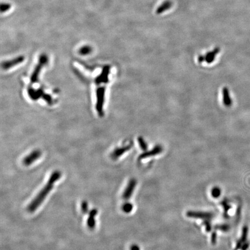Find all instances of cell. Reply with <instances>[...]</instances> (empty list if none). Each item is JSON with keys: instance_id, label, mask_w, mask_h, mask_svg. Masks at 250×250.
Listing matches in <instances>:
<instances>
[{"instance_id": "obj_11", "label": "cell", "mask_w": 250, "mask_h": 250, "mask_svg": "<svg viewBox=\"0 0 250 250\" xmlns=\"http://www.w3.org/2000/svg\"><path fill=\"white\" fill-rule=\"evenodd\" d=\"M129 149H130V146H127V147H124L122 148L115 149L111 154V157L112 159H118L119 156H122L123 154L126 152V151H127Z\"/></svg>"}, {"instance_id": "obj_10", "label": "cell", "mask_w": 250, "mask_h": 250, "mask_svg": "<svg viewBox=\"0 0 250 250\" xmlns=\"http://www.w3.org/2000/svg\"><path fill=\"white\" fill-rule=\"evenodd\" d=\"M110 72V67L108 66H106L103 68V71L101 72V74L97 77L96 82L97 83L99 84L100 83L104 82L107 83L108 81V75Z\"/></svg>"}, {"instance_id": "obj_1", "label": "cell", "mask_w": 250, "mask_h": 250, "mask_svg": "<svg viewBox=\"0 0 250 250\" xmlns=\"http://www.w3.org/2000/svg\"><path fill=\"white\" fill-rule=\"evenodd\" d=\"M61 175L62 174L59 171H54L52 173L49 178L47 183L30 203L29 206L27 207V210L29 212H35L41 206L46 197L52 190L54 183H56L61 178Z\"/></svg>"}, {"instance_id": "obj_17", "label": "cell", "mask_w": 250, "mask_h": 250, "mask_svg": "<svg viewBox=\"0 0 250 250\" xmlns=\"http://www.w3.org/2000/svg\"><path fill=\"white\" fill-rule=\"evenodd\" d=\"M81 210L84 214H87L89 211V205L87 201H83L81 204Z\"/></svg>"}, {"instance_id": "obj_6", "label": "cell", "mask_w": 250, "mask_h": 250, "mask_svg": "<svg viewBox=\"0 0 250 250\" xmlns=\"http://www.w3.org/2000/svg\"><path fill=\"white\" fill-rule=\"evenodd\" d=\"M41 156V152L39 150H34L29 155L26 156L23 160L24 165L29 166L33 163L35 161L38 159Z\"/></svg>"}, {"instance_id": "obj_19", "label": "cell", "mask_w": 250, "mask_h": 250, "mask_svg": "<svg viewBox=\"0 0 250 250\" xmlns=\"http://www.w3.org/2000/svg\"><path fill=\"white\" fill-rule=\"evenodd\" d=\"M222 205L224 208V214L226 216L227 214H228V212L229 211V210L230 209V206H229V204H228V203L226 201L222 202Z\"/></svg>"}, {"instance_id": "obj_9", "label": "cell", "mask_w": 250, "mask_h": 250, "mask_svg": "<svg viewBox=\"0 0 250 250\" xmlns=\"http://www.w3.org/2000/svg\"><path fill=\"white\" fill-rule=\"evenodd\" d=\"M98 214V210L94 208L91 210L89 213L88 218L87 220V225L88 228L91 229H93L95 228L96 225V221H95V216Z\"/></svg>"}, {"instance_id": "obj_15", "label": "cell", "mask_w": 250, "mask_h": 250, "mask_svg": "<svg viewBox=\"0 0 250 250\" xmlns=\"http://www.w3.org/2000/svg\"><path fill=\"white\" fill-rule=\"evenodd\" d=\"M221 193V189L219 187H214L212 189V195L214 198L220 197Z\"/></svg>"}, {"instance_id": "obj_7", "label": "cell", "mask_w": 250, "mask_h": 250, "mask_svg": "<svg viewBox=\"0 0 250 250\" xmlns=\"http://www.w3.org/2000/svg\"><path fill=\"white\" fill-rule=\"evenodd\" d=\"M24 57L23 56H20L17 58H13L12 60H10V61H7L2 63V67L4 69L7 70L10 68L13 67L17 64H19L20 63L23 62L24 61Z\"/></svg>"}, {"instance_id": "obj_21", "label": "cell", "mask_w": 250, "mask_h": 250, "mask_svg": "<svg viewBox=\"0 0 250 250\" xmlns=\"http://www.w3.org/2000/svg\"><path fill=\"white\" fill-rule=\"evenodd\" d=\"M216 233L214 232L212 234V244H215L216 243Z\"/></svg>"}, {"instance_id": "obj_3", "label": "cell", "mask_w": 250, "mask_h": 250, "mask_svg": "<svg viewBox=\"0 0 250 250\" xmlns=\"http://www.w3.org/2000/svg\"><path fill=\"white\" fill-rule=\"evenodd\" d=\"M48 60V57L46 55L43 54L40 56L39 59L38 64L35 68L34 72H33V74L31 77L30 79H31V82L32 83H35L38 81V78L39 73L41 72V70L43 68V66L46 64Z\"/></svg>"}, {"instance_id": "obj_12", "label": "cell", "mask_w": 250, "mask_h": 250, "mask_svg": "<svg viewBox=\"0 0 250 250\" xmlns=\"http://www.w3.org/2000/svg\"><path fill=\"white\" fill-rule=\"evenodd\" d=\"M91 50H92V49L90 46L85 45L80 48L79 52L82 55H87V54H89L91 53Z\"/></svg>"}, {"instance_id": "obj_8", "label": "cell", "mask_w": 250, "mask_h": 250, "mask_svg": "<svg viewBox=\"0 0 250 250\" xmlns=\"http://www.w3.org/2000/svg\"><path fill=\"white\" fill-rule=\"evenodd\" d=\"M248 229L247 226H244L243 231H242V234L241 238L239 239V240L237 241L236 244V248L235 250H239L242 247L243 245H245L246 244L248 243L247 241V236H248Z\"/></svg>"}, {"instance_id": "obj_16", "label": "cell", "mask_w": 250, "mask_h": 250, "mask_svg": "<svg viewBox=\"0 0 250 250\" xmlns=\"http://www.w3.org/2000/svg\"><path fill=\"white\" fill-rule=\"evenodd\" d=\"M11 4L8 2H2L1 4V12L4 13L10 9Z\"/></svg>"}, {"instance_id": "obj_18", "label": "cell", "mask_w": 250, "mask_h": 250, "mask_svg": "<svg viewBox=\"0 0 250 250\" xmlns=\"http://www.w3.org/2000/svg\"><path fill=\"white\" fill-rule=\"evenodd\" d=\"M216 228L217 229H219L220 231L226 232L230 229V227L228 225H218L216 227Z\"/></svg>"}, {"instance_id": "obj_13", "label": "cell", "mask_w": 250, "mask_h": 250, "mask_svg": "<svg viewBox=\"0 0 250 250\" xmlns=\"http://www.w3.org/2000/svg\"><path fill=\"white\" fill-rule=\"evenodd\" d=\"M160 151H161V150H160L159 148H156V149H154V151L150 152L149 153L142 155L139 157V159H144V158H147L148 156H152V155H156V154H159V152H160Z\"/></svg>"}, {"instance_id": "obj_4", "label": "cell", "mask_w": 250, "mask_h": 250, "mask_svg": "<svg viewBox=\"0 0 250 250\" xmlns=\"http://www.w3.org/2000/svg\"><path fill=\"white\" fill-rule=\"evenodd\" d=\"M187 216L193 218H199L204 220H209L212 219L214 215L212 212L189 211L187 212Z\"/></svg>"}, {"instance_id": "obj_5", "label": "cell", "mask_w": 250, "mask_h": 250, "mask_svg": "<svg viewBox=\"0 0 250 250\" xmlns=\"http://www.w3.org/2000/svg\"><path fill=\"white\" fill-rule=\"evenodd\" d=\"M136 185H137L136 179L135 178L131 179L126 188L125 191L123 193L122 197L124 200H128L131 197L135 188L136 187Z\"/></svg>"}, {"instance_id": "obj_22", "label": "cell", "mask_w": 250, "mask_h": 250, "mask_svg": "<svg viewBox=\"0 0 250 250\" xmlns=\"http://www.w3.org/2000/svg\"><path fill=\"white\" fill-rule=\"evenodd\" d=\"M130 250H140L139 247L137 245H133L131 247Z\"/></svg>"}, {"instance_id": "obj_14", "label": "cell", "mask_w": 250, "mask_h": 250, "mask_svg": "<svg viewBox=\"0 0 250 250\" xmlns=\"http://www.w3.org/2000/svg\"><path fill=\"white\" fill-rule=\"evenodd\" d=\"M133 206L130 203H125L122 206V210L125 212V213H129L132 211Z\"/></svg>"}, {"instance_id": "obj_20", "label": "cell", "mask_w": 250, "mask_h": 250, "mask_svg": "<svg viewBox=\"0 0 250 250\" xmlns=\"http://www.w3.org/2000/svg\"><path fill=\"white\" fill-rule=\"evenodd\" d=\"M204 226H206V229L207 232H210L212 230V226H211V224L208 220H205L204 222Z\"/></svg>"}, {"instance_id": "obj_2", "label": "cell", "mask_w": 250, "mask_h": 250, "mask_svg": "<svg viewBox=\"0 0 250 250\" xmlns=\"http://www.w3.org/2000/svg\"><path fill=\"white\" fill-rule=\"evenodd\" d=\"M106 88L104 87H99L96 90L97 103L96 108L99 115H103V106L105 100Z\"/></svg>"}]
</instances>
